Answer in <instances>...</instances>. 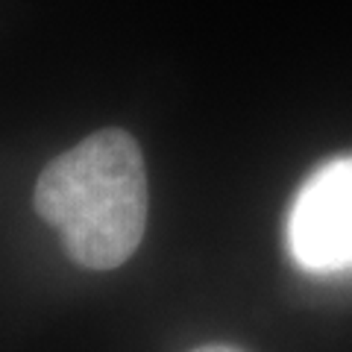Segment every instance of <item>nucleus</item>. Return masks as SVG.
<instances>
[{"label":"nucleus","instance_id":"nucleus-3","mask_svg":"<svg viewBox=\"0 0 352 352\" xmlns=\"http://www.w3.org/2000/svg\"><path fill=\"white\" fill-rule=\"evenodd\" d=\"M194 352H241V349L226 346V344H208V346H200V349H194Z\"/></svg>","mask_w":352,"mask_h":352},{"label":"nucleus","instance_id":"nucleus-2","mask_svg":"<svg viewBox=\"0 0 352 352\" xmlns=\"http://www.w3.org/2000/svg\"><path fill=\"white\" fill-rule=\"evenodd\" d=\"M288 247L302 270H352V156L323 164L300 188L288 217Z\"/></svg>","mask_w":352,"mask_h":352},{"label":"nucleus","instance_id":"nucleus-1","mask_svg":"<svg viewBox=\"0 0 352 352\" xmlns=\"http://www.w3.org/2000/svg\"><path fill=\"white\" fill-rule=\"evenodd\" d=\"M32 200L80 267H120L147 229V170L138 141L124 129L82 138L41 170Z\"/></svg>","mask_w":352,"mask_h":352}]
</instances>
